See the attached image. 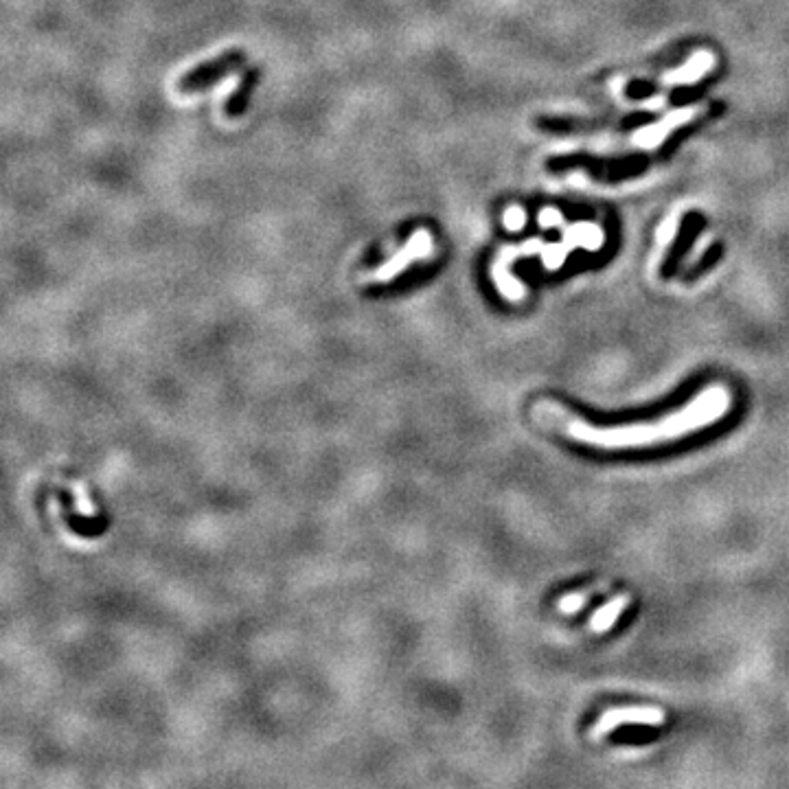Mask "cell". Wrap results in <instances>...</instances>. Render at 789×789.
<instances>
[{"label":"cell","instance_id":"1","mask_svg":"<svg viewBox=\"0 0 789 789\" xmlns=\"http://www.w3.org/2000/svg\"><path fill=\"white\" fill-rule=\"evenodd\" d=\"M733 408V395L724 384H711L706 391L697 393L689 404L654 423H638V426H616V428H594L583 419L568 423V437L601 450H630L649 448L669 441H678L686 434L711 428L722 421Z\"/></svg>","mask_w":789,"mask_h":789},{"label":"cell","instance_id":"4","mask_svg":"<svg viewBox=\"0 0 789 789\" xmlns=\"http://www.w3.org/2000/svg\"><path fill=\"white\" fill-rule=\"evenodd\" d=\"M667 715L660 711L656 706H630V708H612V711L603 713L599 717L597 726L592 728V737L601 739L608 733H612L614 728L619 726H665Z\"/></svg>","mask_w":789,"mask_h":789},{"label":"cell","instance_id":"5","mask_svg":"<svg viewBox=\"0 0 789 789\" xmlns=\"http://www.w3.org/2000/svg\"><path fill=\"white\" fill-rule=\"evenodd\" d=\"M702 112H704L702 106L671 110L667 117H662L658 123L647 125V128L638 130L632 136V147H638V150H656V147H660L662 141H665L673 130L680 128V125H684V123H689L691 119H695L697 114H702Z\"/></svg>","mask_w":789,"mask_h":789},{"label":"cell","instance_id":"13","mask_svg":"<svg viewBox=\"0 0 789 789\" xmlns=\"http://www.w3.org/2000/svg\"><path fill=\"white\" fill-rule=\"evenodd\" d=\"M540 224H542L544 228L564 226V215L559 213L557 209H542V211H540Z\"/></svg>","mask_w":789,"mask_h":789},{"label":"cell","instance_id":"10","mask_svg":"<svg viewBox=\"0 0 789 789\" xmlns=\"http://www.w3.org/2000/svg\"><path fill=\"white\" fill-rule=\"evenodd\" d=\"M586 603H588L586 594L573 592V594H566V597L557 603V608H559V612H564V614H575V612H579Z\"/></svg>","mask_w":789,"mask_h":789},{"label":"cell","instance_id":"7","mask_svg":"<svg viewBox=\"0 0 789 789\" xmlns=\"http://www.w3.org/2000/svg\"><path fill=\"white\" fill-rule=\"evenodd\" d=\"M259 79H261V71H259V68H257V66L248 68V71H246L244 77H242V82H239V86H237L235 93L226 99L224 114H226L228 119H239V117H244L246 110H248V106H250V97H253L255 88H257V84H259Z\"/></svg>","mask_w":789,"mask_h":789},{"label":"cell","instance_id":"2","mask_svg":"<svg viewBox=\"0 0 789 789\" xmlns=\"http://www.w3.org/2000/svg\"><path fill=\"white\" fill-rule=\"evenodd\" d=\"M246 62V55L242 49H228L220 53L209 62H202L196 68H191L176 82V90L180 95H193L202 93V90L211 88L220 79L233 75L237 68H242Z\"/></svg>","mask_w":789,"mask_h":789},{"label":"cell","instance_id":"11","mask_svg":"<svg viewBox=\"0 0 789 789\" xmlns=\"http://www.w3.org/2000/svg\"><path fill=\"white\" fill-rule=\"evenodd\" d=\"M678 215H673V217H669V220L660 226V231H658V244L665 248L671 239H673V235H676V231H678Z\"/></svg>","mask_w":789,"mask_h":789},{"label":"cell","instance_id":"14","mask_svg":"<svg viewBox=\"0 0 789 789\" xmlns=\"http://www.w3.org/2000/svg\"><path fill=\"white\" fill-rule=\"evenodd\" d=\"M704 250H706V239H697V244H695V248H693V253L689 255V259H686V263H695L697 259H700V257L704 255Z\"/></svg>","mask_w":789,"mask_h":789},{"label":"cell","instance_id":"9","mask_svg":"<svg viewBox=\"0 0 789 789\" xmlns=\"http://www.w3.org/2000/svg\"><path fill=\"white\" fill-rule=\"evenodd\" d=\"M627 605H630V597H627V594H621V597H614L612 601H608L605 605H601V608L592 614V619H590V630L594 632V634H603V632H608L610 627L619 621V616L623 614V610L627 608Z\"/></svg>","mask_w":789,"mask_h":789},{"label":"cell","instance_id":"8","mask_svg":"<svg viewBox=\"0 0 789 789\" xmlns=\"http://www.w3.org/2000/svg\"><path fill=\"white\" fill-rule=\"evenodd\" d=\"M430 253H432V242H430V237H428L426 233H417L413 239H410V244H408V248L404 250V253H399V255L391 261V266H386V268L380 272V279H382V281L391 279L393 274H397L399 270H402L410 259L426 257V255H430Z\"/></svg>","mask_w":789,"mask_h":789},{"label":"cell","instance_id":"12","mask_svg":"<svg viewBox=\"0 0 789 789\" xmlns=\"http://www.w3.org/2000/svg\"><path fill=\"white\" fill-rule=\"evenodd\" d=\"M524 222H526V213H524L520 207H511V209H507V213H505V226L509 228V231H520V228L524 226Z\"/></svg>","mask_w":789,"mask_h":789},{"label":"cell","instance_id":"3","mask_svg":"<svg viewBox=\"0 0 789 789\" xmlns=\"http://www.w3.org/2000/svg\"><path fill=\"white\" fill-rule=\"evenodd\" d=\"M605 242V235L597 224L592 222H579L564 228V242L562 244H551L544 246L542 259L546 270H559L564 266L566 257L573 253L575 248H586V250H601Z\"/></svg>","mask_w":789,"mask_h":789},{"label":"cell","instance_id":"6","mask_svg":"<svg viewBox=\"0 0 789 789\" xmlns=\"http://www.w3.org/2000/svg\"><path fill=\"white\" fill-rule=\"evenodd\" d=\"M715 66V57L711 51H695L691 55V60L684 66L676 68V71L665 73L660 77L662 86H676V84H695L697 79H702L711 68Z\"/></svg>","mask_w":789,"mask_h":789}]
</instances>
